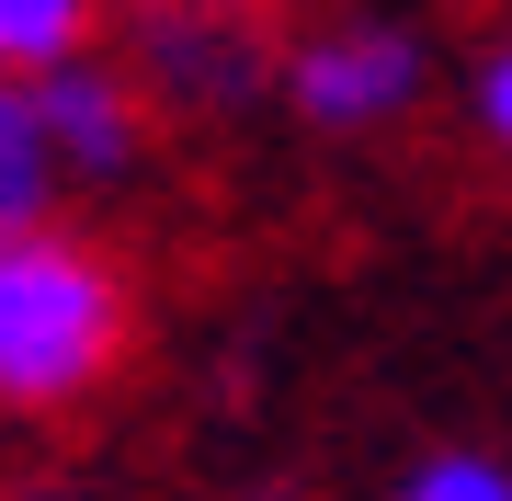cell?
I'll use <instances>...</instances> for the list:
<instances>
[{
    "instance_id": "obj_8",
    "label": "cell",
    "mask_w": 512,
    "mask_h": 501,
    "mask_svg": "<svg viewBox=\"0 0 512 501\" xmlns=\"http://www.w3.org/2000/svg\"><path fill=\"white\" fill-rule=\"evenodd\" d=\"M467 126H478V149L512 171V23L467 57Z\"/></svg>"
},
{
    "instance_id": "obj_7",
    "label": "cell",
    "mask_w": 512,
    "mask_h": 501,
    "mask_svg": "<svg viewBox=\"0 0 512 501\" xmlns=\"http://www.w3.org/2000/svg\"><path fill=\"white\" fill-rule=\"evenodd\" d=\"M387 501H512V456L501 445H421L387 479Z\"/></svg>"
},
{
    "instance_id": "obj_1",
    "label": "cell",
    "mask_w": 512,
    "mask_h": 501,
    "mask_svg": "<svg viewBox=\"0 0 512 501\" xmlns=\"http://www.w3.org/2000/svg\"><path fill=\"white\" fill-rule=\"evenodd\" d=\"M137 285L92 228L46 217L0 240V422H57L126 365Z\"/></svg>"
},
{
    "instance_id": "obj_4",
    "label": "cell",
    "mask_w": 512,
    "mask_h": 501,
    "mask_svg": "<svg viewBox=\"0 0 512 501\" xmlns=\"http://www.w3.org/2000/svg\"><path fill=\"white\" fill-rule=\"evenodd\" d=\"M35 92V126H46V149H57V183H80V194H114V183H137L148 171V137H160V103L137 92V69L126 57H69V69H46V80H23Z\"/></svg>"
},
{
    "instance_id": "obj_3",
    "label": "cell",
    "mask_w": 512,
    "mask_h": 501,
    "mask_svg": "<svg viewBox=\"0 0 512 501\" xmlns=\"http://www.w3.org/2000/svg\"><path fill=\"white\" fill-rule=\"evenodd\" d=\"M433 69H444V46L421 35L410 12H319V23L285 35V80L274 92H285L296 126H319V137H387V126L421 114Z\"/></svg>"
},
{
    "instance_id": "obj_2",
    "label": "cell",
    "mask_w": 512,
    "mask_h": 501,
    "mask_svg": "<svg viewBox=\"0 0 512 501\" xmlns=\"http://www.w3.org/2000/svg\"><path fill=\"white\" fill-rule=\"evenodd\" d=\"M114 35H126L137 92L194 126H228L285 80L274 0H114Z\"/></svg>"
},
{
    "instance_id": "obj_10",
    "label": "cell",
    "mask_w": 512,
    "mask_h": 501,
    "mask_svg": "<svg viewBox=\"0 0 512 501\" xmlns=\"http://www.w3.org/2000/svg\"><path fill=\"white\" fill-rule=\"evenodd\" d=\"M228 501H296V490H228Z\"/></svg>"
},
{
    "instance_id": "obj_9",
    "label": "cell",
    "mask_w": 512,
    "mask_h": 501,
    "mask_svg": "<svg viewBox=\"0 0 512 501\" xmlns=\"http://www.w3.org/2000/svg\"><path fill=\"white\" fill-rule=\"evenodd\" d=\"M0 501H80L69 479H23V490H0Z\"/></svg>"
},
{
    "instance_id": "obj_5",
    "label": "cell",
    "mask_w": 512,
    "mask_h": 501,
    "mask_svg": "<svg viewBox=\"0 0 512 501\" xmlns=\"http://www.w3.org/2000/svg\"><path fill=\"white\" fill-rule=\"evenodd\" d=\"M57 194H69V183H57V149H46V126H35V92L0 80V240L46 228Z\"/></svg>"
},
{
    "instance_id": "obj_6",
    "label": "cell",
    "mask_w": 512,
    "mask_h": 501,
    "mask_svg": "<svg viewBox=\"0 0 512 501\" xmlns=\"http://www.w3.org/2000/svg\"><path fill=\"white\" fill-rule=\"evenodd\" d=\"M114 0H0V80H46L69 57H92Z\"/></svg>"
}]
</instances>
